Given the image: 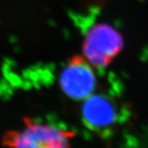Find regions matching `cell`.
<instances>
[{"label":"cell","instance_id":"cell-1","mask_svg":"<svg viewBox=\"0 0 148 148\" xmlns=\"http://www.w3.org/2000/svg\"><path fill=\"white\" fill-rule=\"evenodd\" d=\"M74 136L71 130L26 118L23 128L7 132L3 142L8 148H71Z\"/></svg>","mask_w":148,"mask_h":148},{"label":"cell","instance_id":"cell-2","mask_svg":"<svg viewBox=\"0 0 148 148\" xmlns=\"http://www.w3.org/2000/svg\"><path fill=\"white\" fill-rule=\"evenodd\" d=\"M124 47L118 29L107 23H97L86 33L82 42V56L95 69L110 65Z\"/></svg>","mask_w":148,"mask_h":148},{"label":"cell","instance_id":"cell-3","mask_svg":"<svg viewBox=\"0 0 148 148\" xmlns=\"http://www.w3.org/2000/svg\"><path fill=\"white\" fill-rule=\"evenodd\" d=\"M94 69L83 56L70 58L59 78V85L63 94L76 101H83L93 95L97 84Z\"/></svg>","mask_w":148,"mask_h":148},{"label":"cell","instance_id":"cell-4","mask_svg":"<svg viewBox=\"0 0 148 148\" xmlns=\"http://www.w3.org/2000/svg\"><path fill=\"white\" fill-rule=\"evenodd\" d=\"M82 102V121L88 129L101 132L111 129L117 121L116 106L108 97L94 93Z\"/></svg>","mask_w":148,"mask_h":148}]
</instances>
